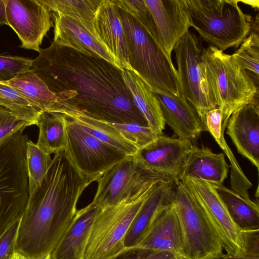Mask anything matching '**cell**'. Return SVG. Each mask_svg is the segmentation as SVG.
Returning <instances> with one entry per match:
<instances>
[{
  "label": "cell",
  "mask_w": 259,
  "mask_h": 259,
  "mask_svg": "<svg viewBox=\"0 0 259 259\" xmlns=\"http://www.w3.org/2000/svg\"><path fill=\"white\" fill-rule=\"evenodd\" d=\"M191 26L202 39L222 51L238 48L249 33L251 16L237 0H184Z\"/></svg>",
  "instance_id": "8992f818"
},
{
  "label": "cell",
  "mask_w": 259,
  "mask_h": 259,
  "mask_svg": "<svg viewBox=\"0 0 259 259\" xmlns=\"http://www.w3.org/2000/svg\"><path fill=\"white\" fill-rule=\"evenodd\" d=\"M153 91L159 101L165 124L179 138L193 144L202 132L206 131L197 112L183 95Z\"/></svg>",
  "instance_id": "ffe728a7"
},
{
  "label": "cell",
  "mask_w": 259,
  "mask_h": 259,
  "mask_svg": "<svg viewBox=\"0 0 259 259\" xmlns=\"http://www.w3.org/2000/svg\"><path fill=\"white\" fill-rule=\"evenodd\" d=\"M119 13L132 70L153 91L180 96L178 71L171 57L137 19L119 8Z\"/></svg>",
  "instance_id": "277c9868"
},
{
  "label": "cell",
  "mask_w": 259,
  "mask_h": 259,
  "mask_svg": "<svg viewBox=\"0 0 259 259\" xmlns=\"http://www.w3.org/2000/svg\"><path fill=\"white\" fill-rule=\"evenodd\" d=\"M193 144L186 140L159 135L134 155L144 170L179 181L181 168Z\"/></svg>",
  "instance_id": "5bb4252c"
},
{
  "label": "cell",
  "mask_w": 259,
  "mask_h": 259,
  "mask_svg": "<svg viewBox=\"0 0 259 259\" xmlns=\"http://www.w3.org/2000/svg\"><path fill=\"white\" fill-rule=\"evenodd\" d=\"M204 48L200 39L189 31L176 44L173 50L178 65L181 94L196 111L207 131L205 115L218 107L209 95L202 71Z\"/></svg>",
  "instance_id": "30bf717a"
},
{
  "label": "cell",
  "mask_w": 259,
  "mask_h": 259,
  "mask_svg": "<svg viewBox=\"0 0 259 259\" xmlns=\"http://www.w3.org/2000/svg\"><path fill=\"white\" fill-rule=\"evenodd\" d=\"M28 136L20 131L0 143V235L20 219L29 197Z\"/></svg>",
  "instance_id": "52a82bcc"
},
{
  "label": "cell",
  "mask_w": 259,
  "mask_h": 259,
  "mask_svg": "<svg viewBox=\"0 0 259 259\" xmlns=\"http://www.w3.org/2000/svg\"><path fill=\"white\" fill-rule=\"evenodd\" d=\"M229 167L224 153H214L207 147L193 144L181 168L178 180L189 177L221 186L227 177Z\"/></svg>",
  "instance_id": "7402d4cb"
},
{
  "label": "cell",
  "mask_w": 259,
  "mask_h": 259,
  "mask_svg": "<svg viewBox=\"0 0 259 259\" xmlns=\"http://www.w3.org/2000/svg\"><path fill=\"white\" fill-rule=\"evenodd\" d=\"M65 119V115L60 113H40L37 125L39 133L36 144L45 153L51 155L64 151Z\"/></svg>",
  "instance_id": "83f0119b"
},
{
  "label": "cell",
  "mask_w": 259,
  "mask_h": 259,
  "mask_svg": "<svg viewBox=\"0 0 259 259\" xmlns=\"http://www.w3.org/2000/svg\"><path fill=\"white\" fill-rule=\"evenodd\" d=\"M0 105L9 109L28 126L37 125L40 112L16 89L0 80Z\"/></svg>",
  "instance_id": "f1b7e54d"
},
{
  "label": "cell",
  "mask_w": 259,
  "mask_h": 259,
  "mask_svg": "<svg viewBox=\"0 0 259 259\" xmlns=\"http://www.w3.org/2000/svg\"><path fill=\"white\" fill-rule=\"evenodd\" d=\"M99 210L91 203L77 210L73 219L51 253L53 259H84L90 231Z\"/></svg>",
  "instance_id": "603a6c76"
},
{
  "label": "cell",
  "mask_w": 259,
  "mask_h": 259,
  "mask_svg": "<svg viewBox=\"0 0 259 259\" xmlns=\"http://www.w3.org/2000/svg\"><path fill=\"white\" fill-rule=\"evenodd\" d=\"M52 159L28 140L26 145V161L28 178L29 197H32L40 187ZM28 197V198H29Z\"/></svg>",
  "instance_id": "f546056e"
},
{
  "label": "cell",
  "mask_w": 259,
  "mask_h": 259,
  "mask_svg": "<svg viewBox=\"0 0 259 259\" xmlns=\"http://www.w3.org/2000/svg\"><path fill=\"white\" fill-rule=\"evenodd\" d=\"M258 14L252 22L248 36L232 54L239 65L253 73L258 80L259 75Z\"/></svg>",
  "instance_id": "4dcf8cb0"
},
{
  "label": "cell",
  "mask_w": 259,
  "mask_h": 259,
  "mask_svg": "<svg viewBox=\"0 0 259 259\" xmlns=\"http://www.w3.org/2000/svg\"><path fill=\"white\" fill-rule=\"evenodd\" d=\"M114 2L119 9L134 17L158 41L153 18L144 0H114Z\"/></svg>",
  "instance_id": "836d02e7"
},
{
  "label": "cell",
  "mask_w": 259,
  "mask_h": 259,
  "mask_svg": "<svg viewBox=\"0 0 259 259\" xmlns=\"http://www.w3.org/2000/svg\"><path fill=\"white\" fill-rule=\"evenodd\" d=\"M180 258L171 252L153 250L136 246L126 248L112 259H179Z\"/></svg>",
  "instance_id": "f35d334b"
},
{
  "label": "cell",
  "mask_w": 259,
  "mask_h": 259,
  "mask_svg": "<svg viewBox=\"0 0 259 259\" xmlns=\"http://www.w3.org/2000/svg\"><path fill=\"white\" fill-rule=\"evenodd\" d=\"M226 127V134L238 152L258 170V101L247 104L234 111L229 118Z\"/></svg>",
  "instance_id": "ac0fdd59"
},
{
  "label": "cell",
  "mask_w": 259,
  "mask_h": 259,
  "mask_svg": "<svg viewBox=\"0 0 259 259\" xmlns=\"http://www.w3.org/2000/svg\"><path fill=\"white\" fill-rule=\"evenodd\" d=\"M10 259H27L25 256L18 252H15Z\"/></svg>",
  "instance_id": "b9f144b4"
},
{
  "label": "cell",
  "mask_w": 259,
  "mask_h": 259,
  "mask_svg": "<svg viewBox=\"0 0 259 259\" xmlns=\"http://www.w3.org/2000/svg\"><path fill=\"white\" fill-rule=\"evenodd\" d=\"M8 0H0V26L8 25L7 17Z\"/></svg>",
  "instance_id": "ab89813d"
},
{
  "label": "cell",
  "mask_w": 259,
  "mask_h": 259,
  "mask_svg": "<svg viewBox=\"0 0 259 259\" xmlns=\"http://www.w3.org/2000/svg\"><path fill=\"white\" fill-rule=\"evenodd\" d=\"M159 178H168L144 170L134 156H128L97 181L96 193L91 203L100 209L115 204L149 181Z\"/></svg>",
  "instance_id": "8fae6325"
},
{
  "label": "cell",
  "mask_w": 259,
  "mask_h": 259,
  "mask_svg": "<svg viewBox=\"0 0 259 259\" xmlns=\"http://www.w3.org/2000/svg\"><path fill=\"white\" fill-rule=\"evenodd\" d=\"M76 121L87 132L127 156H134L139 150L107 122L99 121L76 112L61 113Z\"/></svg>",
  "instance_id": "484cf974"
},
{
  "label": "cell",
  "mask_w": 259,
  "mask_h": 259,
  "mask_svg": "<svg viewBox=\"0 0 259 259\" xmlns=\"http://www.w3.org/2000/svg\"><path fill=\"white\" fill-rule=\"evenodd\" d=\"M31 69L55 94L49 112H76L108 123L148 126L121 70L102 58L52 41L40 49Z\"/></svg>",
  "instance_id": "6da1fadb"
},
{
  "label": "cell",
  "mask_w": 259,
  "mask_h": 259,
  "mask_svg": "<svg viewBox=\"0 0 259 259\" xmlns=\"http://www.w3.org/2000/svg\"><path fill=\"white\" fill-rule=\"evenodd\" d=\"M172 202L183 230L186 259H219L223 245L207 213L189 187L174 182Z\"/></svg>",
  "instance_id": "ba28073f"
},
{
  "label": "cell",
  "mask_w": 259,
  "mask_h": 259,
  "mask_svg": "<svg viewBox=\"0 0 259 259\" xmlns=\"http://www.w3.org/2000/svg\"><path fill=\"white\" fill-rule=\"evenodd\" d=\"M214 187L232 219L241 230L259 229L258 203L244 198L223 185Z\"/></svg>",
  "instance_id": "4316f807"
},
{
  "label": "cell",
  "mask_w": 259,
  "mask_h": 259,
  "mask_svg": "<svg viewBox=\"0 0 259 259\" xmlns=\"http://www.w3.org/2000/svg\"><path fill=\"white\" fill-rule=\"evenodd\" d=\"M53 15L54 42L90 56L102 58L119 68L115 59L98 39L93 21L60 13H55Z\"/></svg>",
  "instance_id": "9a60e30c"
},
{
  "label": "cell",
  "mask_w": 259,
  "mask_h": 259,
  "mask_svg": "<svg viewBox=\"0 0 259 259\" xmlns=\"http://www.w3.org/2000/svg\"><path fill=\"white\" fill-rule=\"evenodd\" d=\"M37 259H53V258L52 257V254L50 253L42 258H37Z\"/></svg>",
  "instance_id": "7bdbcfd3"
},
{
  "label": "cell",
  "mask_w": 259,
  "mask_h": 259,
  "mask_svg": "<svg viewBox=\"0 0 259 259\" xmlns=\"http://www.w3.org/2000/svg\"><path fill=\"white\" fill-rule=\"evenodd\" d=\"M21 218L10 225L0 235V259H10L16 252Z\"/></svg>",
  "instance_id": "74e56055"
},
{
  "label": "cell",
  "mask_w": 259,
  "mask_h": 259,
  "mask_svg": "<svg viewBox=\"0 0 259 259\" xmlns=\"http://www.w3.org/2000/svg\"><path fill=\"white\" fill-rule=\"evenodd\" d=\"M239 3L241 2L244 3L246 5H248L251 6L252 8H254L256 10H258L259 8V1H239L237 0Z\"/></svg>",
  "instance_id": "60d3db41"
},
{
  "label": "cell",
  "mask_w": 259,
  "mask_h": 259,
  "mask_svg": "<svg viewBox=\"0 0 259 259\" xmlns=\"http://www.w3.org/2000/svg\"><path fill=\"white\" fill-rule=\"evenodd\" d=\"M51 12L40 0H8V24L17 35L20 47L39 52L44 37L54 26Z\"/></svg>",
  "instance_id": "4fadbf2b"
},
{
  "label": "cell",
  "mask_w": 259,
  "mask_h": 259,
  "mask_svg": "<svg viewBox=\"0 0 259 259\" xmlns=\"http://www.w3.org/2000/svg\"><path fill=\"white\" fill-rule=\"evenodd\" d=\"M222 111L219 107L208 111L205 115L207 131L210 133L229 159H231L234 157V155L225 140L222 130Z\"/></svg>",
  "instance_id": "d590c367"
},
{
  "label": "cell",
  "mask_w": 259,
  "mask_h": 259,
  "mask_svg": "<svg viewBox=\"0 0 259 259\" xmlns=\"http://www.w3.org/2000/svg\"><path fill=\"white\" fill-rule=\"evenodd\" d=\"M65 117L64 152L74 166L93 182H97L105 172L128 157L96 139L76 121Z\"/></svg>",
  "instance_id": "9c48e42d"
},
{
  "label": "cell",
  "mask_w": 259,
  "mask_h": 259,
  "mask_svg": "<svg viewBox=\"0 0 259 259\" xmlns=\"http://www.w3.org/2000/svg\"><path fill=\"white\" fill-rule=\"evenodd\" d=\"M138 247L173 253L186 259L183 230L172 200L156 217Z\"/></svg>",
  "instance_id": "d6986e66"
},
{
  "label": "cell",
  "mask_w": 259,
  "mask_h": 259,
  "mask_svg": "<svg viewBox=\"0 0 259 259\" xmlns=\"http://www.w3.org/2000/svg\"><path fill=\"white\" fill-rule=\"evenodd\" d=\"M28 125L15 116L7 108L0 105V143L9 137L25 130Z\"/></svg>",
  "instance_id": "8d00e7d4"
},
{
  "label": "cell",
  "mask_w": 259,
  "mask_h": 259,
  "mask_svg": "<svg viewBox=\"0 0 259 259\" xmlns=\"http://www.w3.org/2000/svg\"><path fill=\"white\" fill-rule=\"evenodd\" d=\"M50 11L92 21L102 0H40Z\"/></svg>",
  "instance_id": "1f68e13d"
},
{
  "label": "cell",
  "mask_w": 259,
  "mask_h": 259,
  "mask_svg": "<svg viewBox=\"0 0 259 259\" xmlns=\"http://www.w3.org/2000/svg\"><path fill=\"white\" fill-rule=\"evenodd\" d=\"M167 179L153 180L115 204L100 209L93 222L84 259H112L126 248V233L155 185Z\"/></svg>",
  "instance_id": "5b68a950"
},
{
  "label": "cell",
  "mask_w": 259,
  "mask_h": 259,
  "mask_svg": "<svg viewBox=\"0 0 259 259\" xmlns=\"http://www.w3.org/2000/svg\"><path fill=\"white\" fill-rule=\"evenodd\" d=\"M193 193L212 222L226 254L240 256L243 253L242 230L232 219L226 205L211 184L185 177L181 180Z\"/></svg>",
  "instance_id": "7c38bea8"
},
{
  "label": "cell",
  "mask_w": 259,
  "mask_h": 259,
  "mask_svg": "<svg viewBox=\"0 0 259 259\" xmlns=\"http://www.w3.org/2000/svg\"><path fill=\"white\" fill-rule=\"evenodd\" d=\"M92 22L98 39L119 68L132 70L119 8L114 0H102Z\"/></svg>",
  "instance_id": "e0dca14e"
},
{
  "label": "cell",
  "mask_w": 259,
  "mask_h": 259,
  "mask_svg": "<svg viewBox=\"0 0 259 259\" xmlns=\"http://www.w3.org/2000/svg\"><path fill=\"white\" fill-rule=\"evenodd\" d=\"M144 2L153 18L158 41L171 57L175 45L191 26L184 0H144Z\"/></svg>",
  "instance_id": "2e32d148"
},
{
  "label": "cell",
  "mask_w": 259,
  "mask_h": 259,
  "mask_svg": "<svg viewBox=\"0 0 259 259\" xmlns=\"http://www.w3.org/2000/svg\"><path fill=\"white\" fill-rule=\"evenodd\" d=\"M174 186V181L170 179L161 180L155 185L126 233L125 248L138 246L157 215L171 203Z\"/></svg>",
  "instance_id": "44dd1931"
},
{
  "label": "cell",
  "mask_w": 259,
  "mask_h": 259,
  "mask_svg": "<svg viewBox=\"0 0 259 259\" xmlns=\"http://www.w3.org/2000/svg\"><path fill=\"white\" fill-rule=\"evenodd\" d=\"M32 61L23 57L0 55V80L11 79L31 69Z\"/></svg>",
  "instance_id": "e575fe53"
},
{
  "label": "cell",
  "mask_w": 259,
  "mask_h": 259,
  "mask_svg": "<svg viewBox=\"0 0 259 259\" xmlns=\"http://www.w3.org/2000/svg\"><path fill=\"white\" fill-rule=\"evenodd\" d=\"M202 68L209 95L222 111V130L224 134L229 118L234 111L258 101L257 86L232 55L212 46L203 49Z\"/></svg>",
  "instance_id": "3957f363"
},
{
  "label": "cell",
  "mask_w": 259,
  "mask_h": 259,
  "mask_svg": "<svg viewBox=\"0 0 259 259\" xmlns=\"http://www.w3.org/2000/svg\"><path fill=\"white\" fill-rule=\"evenodd\" d=\"M16 89L40 112L49 111L56 101L55 94L30 69L8 80H1Z\"/></svg>",
  "instance_id": "d4e9b609"
},
{
  "label": "cell",
  "mask_w": 259,
  "mask_h": 259,
  "mask_svg": "<svg viewBox=\"0 0 259 259\" xmlns=\"http://www.w3.org/2000/svg\"><path fill=\"white\" fill-rule=\"evenodd\" d=\"M108 123L118 131L125 138L134 143L139 149L144 148L154 141L159 135L149 126L136 123Z\"/></svg>",
  "instance_id": "d6a6232c"
},
{
  "label": "cell",
  "mask_w": 259,
  "mask_h": 259,
  "mask_svg": "<svg viewBox=\"0 0 259 259\" xmlns=\"http://www.w3.org/2000/svg\"><path fill=\"white\" fill-rule=\"evenodd\" d=\"M92 182L64 151L55 154L41 185L28 198L20 220L16 252L27 259L51 253L73 219L79 197Z\"/></svg>",
  "instance_id": "7a4b0ae2"
},
{
  "label": "cell",
  "mask_w": 259,
  "mask_h": 259,
  "mask_svg": "<svg viewBox=\"0 0 259 259\" xmlns=\"http://www.w3.org/2000/svg\"><path fill=\"white\" fill-rule=\"evenodd\" d=\"M121 74L135 105L146 119L148 126L157 134H163L165 123L153 90L132 70L122 69Z\"/></svg>",
  "instance_id": "cb8c5ba5"
}]
</instances>
